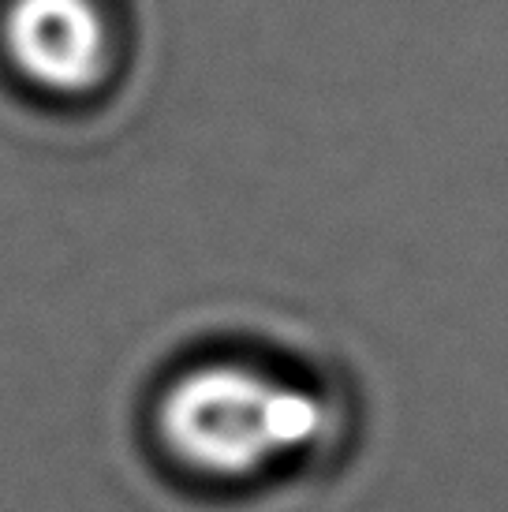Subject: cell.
<instances>
[{
	"label": "cell",
	"instance_id": "7a4b0ae2",
	"mask_svg": "<svg viewBox=\"0 0 508 512\" xmlns=\"http://www.w3.org/2000/svg\"><path fill=\"white\" fill-rule=\"evenodd\" d=\"M4 49L49 94H83L109 68V23L94 0H12Z\"/></svg>",
	"mask_w": 508,
	"mask_h": 512
},
{
	"label": "cell",
	"instance_id": "6da1fadb",
	"mask_svg": "<svg viewBox=\"0 0 508 512\" xmlns=\"http://www.w3.org/2000/svg\"><path fill=\"white\" fill-rule=\"evenodd\" d=\"M157 430L187 468L243 479L303 449L322 430V408L296 385L210 363L169 385L157 404Z\"/></svg>",
	"mask_w": 508,
	"mask_h": 512
}]
</instances>
